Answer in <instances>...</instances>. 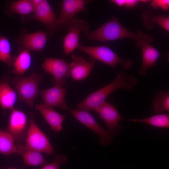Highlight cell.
Wrapping results in <instances>:
<instances>
[{
  "label": "cell",
  "instance_id": "obj_23",
  "mask_svg": "<svg viewBox=\"0 0 169 169\" xmlns=\"http://www.w3.org/2000/svg\"><path fill=\"white\" fill-rule=\"evenodd\" d=\"M127 120L134 122L145 123L158 128H169L168 114H160L142 119H131Z\"/></svg>",
  "mask_w": 169,
  "mask_h": 169
},
{
  "label": "cell",
  "instance_id": "obj_25",
  "mask_svg": "<svg viewBox=\"0 0 169 169\" xmlns=\"http://www.w3.org/2000/svg\"><path fill=\"white\" fill-rule=\"evenodd\" d=\"M7 8L9 11L22 15L34 12L35 10L30 0H19L12 2Z\"/></svg>",
  "mask_w": 169,
  "mask_h": 169
},
{
  "label": "cell",
  "instance_id": "obj_10",
  "mask_svg": "<svg viewBox=\"0 0 169 169\" xmlns=\"http://www.w3.org/2000/svg\"><path fill=\"white\" fill-rule=\"evenodd\" d=\"M94 110L108 128V132L112 136L115 135L119 128V122L122 119L116 108L105 100Z\"/></svg>",
  "mask_w": 169,
  "mask_h": 169
},
{
  "label": "cell",
  "instance_id": "obj_26",
  "mask_svg": "<svg viewBox=\"0 0 169 169\" xmlns=\"http://www.w3.org/2000/svg\"><path fill=\"white\" fill-rule=\"evenodd\" d=\"M0 61L5 63L10 67L12 66L13 62L9 41L2 35H0Z\"/></svg>",
  "mask_w": 169,
  "mask_h": 169
},
{
  "label": "cell",
  "instance_id": "obj_29",
  "mask_svg": "<svg viewBox=\"0 0 169 169\" xmlns=\"http://www.w3.org/2000/svg\"><path fill=\"white\" fill-rule=\"evenodd\" d=\"M110 1L119 6L124 5L128 7H132L139 2V1L138 0H113Z\"/></svg>",
  "mask_w": 169,
  "mask_h": 169
},
{
  "label": "cell",
  "instance_id": "obj_5",
  "mask_svg": "<svg viewBox=\"0 0 169 169\" xmlns=\"http://www.w3.org/2000/svg\"><path fill=\"white\" fill-rule=\"evenodd\" d=\"M31 114L29 120L28 130L25 141L26 148L48 154L53 153L54 149L48 138L35 123Z\"/></svg>",
  "mask_w": 169,
  "mask_h": 169
},
{
  "label": "cell",
  "instance_id": "obj_14",
  "mask_svg": "<svg viewBox=\"0 0 169 169\" xmlns=\"http://www.w3.org/2000/svg\"><path fill=\"white\" fill-rule=\"evenodd\" d=\"M10 79L7 75L0 79V105L4 110L13 109L17 100V93L10 86Z\"/></svg>",
  "mask_w": 169,
  "mask_h": 169
},
{
  "label": "cell",
  "instance_id": "obj_12",
  "mask_svg": "<svg viewBox=\"0 0 169 169\" xmlns=\"http://www.w3.org/2000/svg\"><path fill=\"white\" fill-rule=\"evenodd\" d=\"M34 13L33 18L44 24L49 30L52 32L60 29L55 13L47 0H43Z\"/></svg>",
  "mask_w": 169,
  "mask_h": 169
},
{
  "label": "cell",
  "instance_id": "obj_1",
  "mask_svg": "<svg viewBox=\"0 0 169 169\" xmlns=\"http://www.w3.org/2000/svg\"><path fill=\"white\" fill-rule=\"evenodd\" d=\"M137 79L134 76L124 72H117L115 79L109 84L92 92L81 102L76 105L79 109L89 111L94 110L105 100L111 93L121 89L130 90L138 84Z\"/></svg>",
  "mask_w": 169,
  "mask_h": 169
},
{
  "label": "cell",
  "instance_id": "obj_20",
  "mask_svg": "<svg viewBox=\"0 0 169 169\" xmlns=\"http://www.w3.org/2000/svg\"><path fill=\"white\" fill-rule=\"evenodd\" d=\"M75 0H64L61 4L59 16L58 19L59 24L65 27L77 13L75 8Z\"/></svg>",
  "mask_w": 169,
  "mask_h": 169
},
{
  "label": "cell",
  "instance_id": "obj_6",
  "mask_svg": "<svg viewBox=\"0 0 169 169\" xmlns=\"http://www.w3.org/2000/svg\"><path fill=\"white\" fill-rule=\"evenodd\" d=\"M65 27L68 32L63 39V46L64 52L68 55L77 48L80 33H88L89 27L86 21L75 17Z\"/></svg>",
  "mask_w": 169,
  "mask_h": 169
},
{
  "label": "cell",
  "instance_id": "obj_32",
  "mask_svg": "<svg viewBox=\"0 0 169 169\" xmlns=\"http://www.w3.org/2000/svg\"><path fill=\"white\" fill-rule=\"evenodd\" d=\"M5 169H16V168H13V167H10V168H7Z\"/></svg>",
  "mask_w": 169,
  "mask_h": 169
},
{
  "label": "cell",
  "instance_id": "obj_7",
  "mask_svg": "<svg viewBox=\"0 0 169 169\" xmlns=\"http://www.w3.org/2000/svg\"><path fill=\"white\" fill-rule=\"evenodd\" d=\"M29 127L25 114L14 108L12 109L5 130L12 136L15 141L19 142L25 141Z\"/></svg>",
  "mask_w": 169,
  "mask_h": 169
},
{
  "label": "cell",
  "instance_id": "obj_2",
  "mask_svg": "<svg viewBox=\"0 0 169 169\" xmlns=\"http://www.w3.org/2000/svg\"><path fill=\"white\" fill-rule=\"evenodd\" d=\"M90 40H97L102 42L113 40L125 38H134L136 45L138 46L142 42L150 40L151 36L141 31L134 33L123 26L118 19L112 16L110 19L96 30L84 34Z\"/></svg>",
  "mask_w": 169,
  "mask_h": 169
},
{
  "label": "cell",
  "instance_id": "obj_31",
  "mask_svg": "<svg viewBox=\"0 0 169 169\" xmlns=\"http://www.w3.org/2000/svg\"><path fill=\"white\" fill-rule=\"evenodd\" d=\"M43 1V0H30L31 2L35 8V9Z\"/></svg>",
  "mask_w": 169,
  "mask_h": 169
},
{
  "label": "cell",
  "instance_id": "obj_15",
  "mask_svg": "<svg viewBox=\"0 0 169 169\" xmlns=\"http://www.w3.org/2000/svg\"><path fill=\"white\" fill-rule=\"evenodd\" d=\"M35 107L40 113L46 121L54 131L59 132L63 129L62 124L65 116L43 104H37Z\"/></svg>",
  "mask_w": 169,
  "mask_h": 169
},
{
  "label": "cell",
  "instance_id": "obj_17",
  "mask_svg": "<svg viewBox=\"0 0 169 169\" xmlns=\"http://www.w3.org/2000/svg\"><path fill=\"white\" fill-rule=\"evenodd\" d=\"M47 35V33L43 31L27 33L22 37L21 44L25 49L41 51L46 44Z\"/></svg>",
  "mask_w": 169,
  "mask_h": 169
},
{
  "label": "cell",
  "instance_id": "obj_11",
  "mask_svg": "<svg viewBox=\"0 0 169 169\" xmlns=\"http://www.w3.org/2000/svg\"><path fill=\"white\" fill-rule=\"evenodd\" d=\"M71 57L73 61L70 64V76L76 80L85 79L94 68L96 60L90 57V60L87 61L83 57L74 53Z\"/></svg>",
  "mask_w": 169,
  "mask_h": 169
},
{
  "label": "cell",
  "instance_id": "obj_30",
  "mask_svg": "<svg viewBox=\"0 0 169 169\" xmlns=\"http://www.w3.org/2000/svg\"><path fill=\"white\" fill-rule=\"evenodd\" d=\"M91 1L87 0H75V8L77 13L80 12H85L87 9L85 5Z\"/></svg>",
  "mask_w": 169,
  "mask_h": 169
},
{
  "label": "cell",
  "instance_id": "obj_18",
  "mask_svg": "<svg viewBox=\"0 0 169 169\" xmlns=\"http://www.w3.org/2000/svg\"><path fill=\"white\" fill-rule=\"evenodd\" d=\"M24 145L16 144L12 136L5 130H0V153L6 156L20 154Z\"/></svg>",
  "mask_w": 169,
  "mask_h": 169
},
{
  "label": "cell",
  "instance_id": "obj_9",
  "mask_svg": "<svg viewBox=\"0 0 169 169\" xmlns=\"http://www.w3.org/2000/svg\"><path fill=\"white\" fill-rule=\"evenodd\" d=\"M45 72L52 75L54 86H62L65 83V78L70 76V64L63 59L46 58L42 64Z\"/></svg>",
  "mask_w": 169,
  "mask_h": 169
},
{
  "label": "cell",
  "instance_id": "obj_27",
  "mask_svg": "<svg viewBox=\"0 0 169 169\" xmlns=\"http://www.w3.org/2000/svg\"><path fill=\"white\" fill-rule=\"evenodd\" d=\"M67 160V157L65 155L58 154L55 156L52 162L46 164L42 169H60V165L65 163Z\"/></svg>",
  "mask_w": 169,
  "mask_h": 169
},
{
  "label": "cell",
  "instance_id": "obj_21",
  "mask_svg": "<svg viewBox=\"0 0 169 169\" xmlns=\"http://www.w3.org/2000/svg\"><path fill=\"white\" fill-rule=\"evenodd\" d=\"M142 18L145 27L148 29H153L156 23L167 32L169 31V18L164 16H155L149 11L143 13Z\"/></svg>",
  "mask_w": 169,
  "mask_h": 169
},
{
  "label": "cell",
  "instance_id": "obj_28",
  "mask_svg": "<svg viewBox=\"0 0 169 169\" xmlns=\"http://www.w3.org/2000/svg\"><path fill=\"white\" fill-rule=\"evenodd\" d=\"M150 5L154 8L159 7L164 10H166L169 8V1L168 0H154L151 1Z\"/></svg>",
  "mask_w": 169,
  "mask_h": 169
},
{
  "label": "cell",
  "instance_id": "obj_16",
  "mask_svg": "<svg viewBox=\"0 0 169 169\" xmlns=\"http://www.w3.org/2000/svg\"><path fill=\"white\" fill-rule=\"evenodd\" d=\"M149 42H145L140 45L142 48V60L139 73L142 76H145L148 69L155 65L161 54Z\"/></svg>",
  "mask_w": 169,
  "mask_h": 169
},
{
  "label": "cell",
  "instance_id": "obj_13",
  "mask_svg": "<svg viewBox=\"0 0 169 169\" xmlns=\"http://www.w3.org/2000/svg\"><path fill=\"white\" fill-rule=\"evenodd\" d=\"M66 92L65 88L54 86L41 90L40 93L44 105L52 108L57 107L62 110H67L68 107L65 100Z\"/></svg>",
  "mask_w": 169,
  "mask_h": 169
},
{
  "label": "cell",
  "instance_id": "obj_24",
  "mask_svg": "<svg viewBox=\"0 0 169 169\" xmlns=\"http://www.w3.org/2000/svg\"><path fill=\"white\" fill-rule=\"evenodd\" d=\"M158 95L154 97L152 107L155 111L161 114L169 111V92L168 91H158Z\"/></svg>",
  "mask_w": 169,
  "mask_h": 169
},
{
  "label": "cell",
  "instance_id": "obj_19",
  "mask_svg": "<svg viewBox=\"0 0 169 169\" xmlns=\"http://www.w3.org/2000/svg\"><path fill=\"white\" fill-rule=\"evenodd\" d=\"M31 63L32 58L29 50L25 49L20 52L13 62L12 69L10 72L22 75L29 69Z\"/></svg>",
  "mask_w": 169,
  "mask_h": 169
},
{
  "label": "cell",
  "instance_id": "obj_22",
  "mask_svg": "<svg viewBox=\"0 0 169 169\" xmlns=\"http://www.w3.org/2000/svg\"><path fill=\"white\" fill-rule=\"evenodd\" d=\"M23 158L24 166H40L45 165L46 161L41 152L26 148L24 146L20 154Z\"/></svg>",
  "mask_w": 169,
  "mask_h": 169
},
{
  "label": "cell",
  "instance_id": "obj_8",
  "mask_svg": "<svg viewBox=\"0 0 169 169\" xmlns=\"http://www.w3.org/2000/svg\"><path fill=\"white\" fill-rule=\"evenodd\" d=\"M69 112L81 123L92 130L100 137L99 141L103 145L107 146L112 140V136L100 126L89 111L83 109H74L68 107Z\"/></svg>",
  "mask_w": 169,
  "mask_h": 169
},
{
  "label": "cell",
  "instance_id": "obj_4",
  "mask_svg": "<svg viewBox=\"0 0 169 169\" xmlns=\"http://www.w3.org/2000/svg\"><path fill=\"white\" fill-rule=\"evenodd\" d=\"M77 48L90 57L105 63L115 69L116 65L119 63L122 64L125 70L129 69L133 65L131 61L122 59L107 46H87L79 44Z\"/></svg>",
  "mask_w": 169,
  "mask_h": 169
},
{
  "label": "cell",
  "instance_id": "obj_3",
  "mask_svg": "<svg viewBox=\"0 0 169 169\" xmlns=\"http://www.w3.org/2000/svg\"><path fill=\"white\" fill-rule=\"evenodd\" d=\"M43 80V75L36 72L27 76L16 75L10 81L21 101L25 102L30 108L39 93V85Z\"/></svg>",
  "mask_w": 169,
  "mask_h": 169
}]
</instances>
